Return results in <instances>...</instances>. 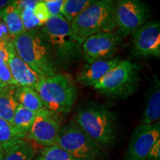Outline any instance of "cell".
Listing matches in <instances>:
<instances>
[{
	"mask_svg": "<svg viewBox=\"0 0 160 160\" xmlns=\"http://www.w3.org/2000/svg\"><path fill=\"white\" fill-rule=\"evenodd\" d=\"M25 137L11 123L0 118V152L4 155L12 148L24 141Z\"/></svg>",
	"mask_w": 160,
	"mask_h": 160,
	"instance_id": "e0dca14e",
	"label": "cell"
},
{
	"mask_svg": "<svg viewBox=\"0 0 160 160\" xmlns=\"http://www.w3.org/2000/svg\"><path fill=\"white\" fill-rule=\"evenodd\" d=\"M159 153H160V139L158 140L157 143L153 145L152 148L151 152L149 153L148 157L147 159H149L150 158H155V159H159Z\"/></svg>",
	"mask_w": 160,
	"mask_h": 160,
	"instance_id": "4dcf8cb0",
	"label": "cell"
},
{
	"mask_svg": "<svg viewBox=\"0 0 160 160\" xmlns=\"http://www.w3.org/2000/svg\"><path fill=\"white\" fill-rule=\"evenodd\" d=\"M117 32L122 38L131 34L151 17L148 6L142 0H115Z\"/></svg>",
	"mask_w": 160,
	"mask_h": 160,
	"instance_id": "ba28073f",
	"label": "cell"
},
{
	"mask_svg": "<svg viewBox=\"0 0 160 160\" xmlns=\"http://www.w3.org/2000/svg\"><path fill=\"white\" fill-rule=\"evenodd\" d=\"M4 158V154L2 152H0V160H2Z\"/></svg>",
	"mask_w": 160,
	"mask_h": 160,
	"instance_id": "d6a6232c",
	"label": "cell"
},
{
	"mask_svg": "<svg viewBox=\"0 0 160 160\" xmlns=\"http://www.w3.org/2000/svg\"><path fill=\"white\" fill-rule=\"evenodd\" d=\"M73 121L103 148L115 144L118 136L117 116L103 105L85 104L77 111Z\"/></svg>",
	"mask_w": 160,
	"mask_h": 160,
	"instance_id": "6da1fadb",
	"label": "cell"
},
{
	"mask_svg": "<svg viewBox=\"0 0 160 160\" xmlns=\"http://www.w3.org/2000/svg\"><path fill=\"white\" fill-rule=\"evenodd\" d=\"M34 5H28L21 11L22 19L25 31H31L42 26V24L33 14Z\"/></svg>",
	"mask_w": 160,
	"mask_h": 160,
	"instance_id": "cb8c5ba5",
	"label": "cell"
},
{
	"mask_svg": "<svg viewBox=\"0 0 160 160\" xmlns=\"http://www.w3.org/2000/svg\"><path fill=\"white\" fill-rule=\"evenodd\" d=\"M35 160H77L57 145L45 147Z\"/></svg>",
	"mask_w": 160,
	"mask_h": 160,
	"instance_id": "603a6c76",
	"label": "cell"
},
{
	"mask_svg": "<svg viewBox=\"0 0 160 160\" xmlns=\"http://www.w3.org/2000/svg\"><path fill=\"white\" fill-rule=\"evenodd\" d=\"M140 68L129 60H120L93 85L99 93L113 98H126L133 94L139 82Z\"/></svg>",
	"mask_w": 160,
	"mask_h": 160,
	"instance_id": "5b68a950",
	"label": "cell"
},
{
	"mask_svg": "<svg viewBox=\"0 0 160 160\" xmlns=\"http://www.w3.org/2000/svg\"><path fill=\"white\" fill-rule=\"evenodd\" d=\"M16 98L19 105L30 111L38 112L44 108L41 98L33 88L17 86Z\"/></svg>",
	"mask_w": 160,
	"mask_h": 160,
	"instance_id": "d6986e66",
	"label": "cell"
},
{
	"mask_svg": "<svg viewBox=\"0 0 160 160\" xmlns=\"http://www.w3.org/2000/svg\"><path fill=\"white\" fill-rule=\"evenodd\" d=\"M0 17L8 30L11 40L26 31L22 19L21 11H19L13 5L8 6L0 11Z\"/></svg>",
	"mask_w": 160,
	"mask_h": 160,
	"instance_id": "ac0fdd59",
	"label": "cell"
},
{
	"mask_svg": "<svg viewBox=\"0 0 160 160\" xmlns=\"http://www.w3.org/2000/svg\"><path fill=\"white\" fill-rule=\"evenodd\" d=\"M10 42H11V39L9 35L8 30L6 27L2 19L0 17V42L6 44Z\"/></svg>",
	"mask_w": 160,
	"mask_h": 160,
	"instance_id": "83f0119b",
	"label": "cell"
},
{
	"mask_svg": "<svg viewBox=\"0 0 160 160\" xmlns=\"http://www.w3.org/2000/svg\"><path fill=\"white\" fill-rule=\"evenodd\" d=\"M99 1L100 0H66L62 14L69 22H71L79 13Z\"/></svg>",
	"mask_w": 160,
	"mask_h": 160,
	"instance_id": "7402d4cb",
	"label": "cell"
},
{
	"mask_svg": "<svg viewBox=\"0 0 160 160\" xmlns=\"http://www.w3.org/2000/svg\"><path fill=\"white\" fill-rule=\"evenodd\" d=\"M37 113V112L25 108L19 104L13 115L12 125L20 133L27 137L34 121Z\"/></svg>",
	"mask_w": 160,
	"mask_h": 160,
	"instance_id": "ffe728a7",
	"label": "cell"
},
{
	"mask_svg": "<svg viewBox=\"0 0 160 160\" xmlns=\"http://www.w3.org/2000/svg\"><path fill=\"white\" fill-rule=\"evenodd\" d=\"M52 1H55V0H42V2H52Z\"/></svg>",
	"mask_w": 160,
	"mask_h": 160,
	"instance_id": "836d02e7",
	"label": "cell"
},
{
	"mask_svg": "<svg viewBox=\"0 0 160 160\" xmlns=\"http://www.w3.org/2000/svg\"><path fill=\"white\" fill-rule=\"evenodd\" d=\"M0 88H1V85H0Z\"/></svg>",
	"mask_w": 160,
	"mask_h": 160,
	"instance_id": "e575fe53",
	"label": "cell"
},
{
	"mask_svg": "<svg viewBox=\"0 0 160 160\" xmlns=\"http://www.w3.org/2000/svg\"><path fill=\"white\" fill-rule=\"evenodd\" d=\"M122 39L117 31L92 35L81 45L83 57L88 64L100 59H111L117 52Z\"/></svg>",
	"mask_w": 160,
	"mask_h": 160,
	"instance_id": "30bf717a",
	"label": "cell"
},
{
	"mask_svg": "<svg viewBox=\"0 0 160 160\" xmlns=\"http://www.w3.org/2000/svg\"><path fill=\"white\" fill-rule=\"evenodd\" d=\"M33 14L40 22L42 25H43L51 17L48 10L47 8V6L44 2H40L36 4L33 7Z\"/></svg>",
	"mask_w": 160,
	"mask_h": 160,
	"instance_id": "484cf974",
	"label": "cell"
},
{
	"mask_svg": "<svg viewBox=\"0 0 160 160\" xmlns=\"http://www.w3.org/2000/svg\"><path fill=\"white\" fill-rule=\"evenodd\" d=\"M66 0H55V1L48 2H45L47 8L48 10L50 16L53 17V16H59L62 15V10Z\"/></svg>",
	"mask_w": 160,
	"mask_h": 160,
	"instance_id": "4316f807",
	"label": "cell"
},
{
	"mask_svg": "<svg viewBox=\"0 0 160 160\" xmlns=\"http://www.w3.org/2000/svg\"><path fill=\"white\" fill-rule=\"evenodd\" d=\"M34 90L41 98L44 108L57 115L68 113L79 93L71 77L64 73L42 77Z\"/></svg>",
	"mask_w": 160,
	"mask_h": 160,
	"instance_id": "7a4b0ae2",
	"label": "cell"
},
{
	"mask_svg": "<svg viewBox=\"0 0 160 160\" xmlns=\"http://www.w3.org/2000/svg\"><path fill=\"white\" fill-rule=\"evenodd\" d=\"M160 118V85L158 77L155 76L152 86L150 88L145 108L143 111L142 124L150 125L157 122Z\"/></svg>",
	"mask_w": 160,
	"mask_h": 160,
	"instance_id": "9a60e30c",
	"label": "cell"
},
{
	"mask_svg": "<svg viewBox=\"0 0 160 160\" xmlns=\"http://www.w3.org/2000/svg\"><path fill=\"white\" fill-rule=\"evenodd\" d=\"M16 0H0V11H2L8 6L13 5Z\"/></svg>",
	"mask_w": 160,
	"mask_h": 160,
	"instance_id": "1f68e13d",
	"label": "cell"
},
{
	"mask_svg": "<svg viewBox=\"0 0 160 160\" xmlns=\"http://www.w3.org/2000/svg\"><path fill=\"white\" fill-rule=\"evenodd\" d=\"M59 115L51 113L45 108L37 113L28 133V137L44 147L56 145L61 123Z\"/></svg>",
	"mask_w": 160,
	"mask_h": 160,
	"instance_id": "7c38bea8",
	"label": "cell"
},
{
	"mask_svg": "<svg viewBox=\"0 0 160 160\" xmlns=\"http://www.w3.org/2000/svg\"><path fill=\"white\" fill-rule=\"evenodd\" d=\"M17 87L7 85L0 88V118L11 124L16 109L19 105L16 98Z\"/></svg>",
	"mask_w": 160,
	"mask_h": 160,
	"instance_id": "2e32d148",
	"label": "cell"
},
{
	"mask_svg": "<svg viewBox=\"0 0 160 160\" xmlns=\"http://www.w3.org/2000/svg\"><path fill=\"white\" fill-rule=\"evenodd\" d=\"M56 145L77 160H101L105 153L103 148L89 137L73 120L60 128Z\"/></svg>",
	"mask_w": 160,
	"mask_h": 160,
	"instance_id": "8992f818",
	"label": "cell"
},
{
	"mask_svg": "<svg viewBox=\"0 0 160 160\" xmlns=\"http://www.w3.org/2000/svg\"><path fill=\"white\" fill-rule=\"evenodd\" d=\"M8 43L0 44V62H8L9 59V50Z\"/></svg>",
	"mask_w": 160,
	"mask_h": 160,
	"instance_id": "f546056e",
	"label": "cell"
},
{
	"mask_svg": "<svg viewBox=\"0 0 160 160\" xmlns=\"http://www.w3.org/2000/svg\"><path fill=\"white\" fill-rule=\"evenodd\" d=\"M160 138V124L138 125L132 133L124 160H147L152 148Z\"/></svg>",
	"mask_w": 160,
	"mask_h": 160,
	"instance_id": "9c48e42d",
	"label": "cell"
},
{
	"mask_svg": "<svg viewBox=\"0 0 160 160\" xmlns=\"http://www.w3.org/2000/svg\"><path fill=\"white\" fill-rule=\"evenodd\" d=\"M9 59L8 62L13 77L18 86L34 88L41 77L33 71L22 59L17 54L11 42L8 44Z\"/></svg>",
	"mask_w": 160,
	"mask_h": 160,
	"instance_id": "4fadbf2b",
	"label": "cell"
},
{
	"mask_svg": "<svg viewBox=\"0 0 160 160\" xmlns=\"http://www.w3.org/2000/svg\"><path fill=\"white\" fill-rule=\"evenodd\" d=\"M42 2V0H16L13 4L19 11H22L28 5H35L36 4Z\"/></svg>",
	"mask_w": 160,
	"mask_h": 160,
	"instance_id": "f1b7e54d",
	"label": "cell"
},
{
	"mask_svg": "<svg viewBox=\"0 0 160 160\" xmlns=\"http://www.w3.org/2000/svg\"><path fill=\"white\" fill-rule=\"evenodd\" d=\"M0 44H1V42H0Z\"/></svg>",
	"mask_w": 160,
	"mask_h": 160,
	"instance_id": "d590c367",
	"label": "cell"
},
{
	"mask_svg": "<svg viewBox=\"0 0 160 160\" xmlns=\"http://www.w3.org/2000/svg\"><path fill=\"white\" fill-rule=\"evenodd\" d=\"M42 26V37L58 57L62 60L74 56L80 45L72 33L71 22L62 15L50 17Z\"/></svg>",
	"mask_w": 160,
	"mask_h": 160,
	"instance_id": "52a82bcc",
	"label": "cell"
},
{
	"mask_svg": "<svg viewBox=\"0 0 160 160\" xmlns=\"http://www.w3.org/2000/svg\"><path fill=\"white\" fill-rule=\"evenodd\" d=\"M119 57L100 59L87 64L77 75V82L84 86H93L120 61Z\"/></svg>",
	"mask_w": 160,
	"mask_h": 160,
	"instance_id": "5bb4252c",
	"label": "cell"
},
{
	"mask_svg": "<svg viewBox=\"0 0 160 160\" xmlns=\"http://www.w3.org/2000/svg\"><path fill=\"white\" fill-rule=\"evenodd\" d=\"M36 153L33 145L24 141L15 145L4 155L2 160H35Z\"/></svg>",
	"mask_w": 160,
	"mask_h": 160,
	"instance_id": "44dd1931",
	"label": "cell"
},
{
	"mask_svg": "<svg viewBox=\"0 0 160 160\" xmlns=\"http://www.w3.org/2000/svg\"><path fill=\"white\" fill-rule=\"evenodd\" d=\"M0 85L1 88L7 85L18 86L13 79L8 62H0Z\"/></svg>",
	"mask_w": 160,
	"mask_h": 160,
	"instance_id": "d4e9b609",
	"label": "cell"
},
{
	"mask_svg": "<svg viewBox=\"0 0 160 160\" xmlns=\"http://www.w3.org/2000/svg\"><path fill=\"white\" fill-rule=\"evenodd\" d=\"M133 51L137 57L160 58V23L156 20L146 22L131 33Z\"/></svg>",
	"mask_w": 160,
	"mask_h": 160,
	"instance_id": "8fae6325",
	"label": "cell"
},
{
	"mask_svg": "<svg viewBox=\"0 0 160 160\" xmlns=\"http://www.w3.org/2000/svg\"><path fill=\"white\" fill-rule=\"evenodd\" d=\"M16 53L41 77L57 73L49 48L39 30L26 31L11 40Z\"/></svg>",
	"mask_w": 160,
	"mask_h": 160,
	"instance_id": "277c9868",
	"label": "cell"
},
{
	"mask_svg": "<svg viewBox=\"0 0 160 160\" xmlns=\"http://www.w3.org/2000/svg\"><path fill=\"white\" fill-rule=\"evenodd\" d=\"M114 5L115 0H100L72 20V33L80 45L92 35L117 28Z\"/></svg>",
	"mask_w": 160,
	"mask_h": 160,
	"instance_id": "3957f363",
	"label": "cell"
}]
</instances>
